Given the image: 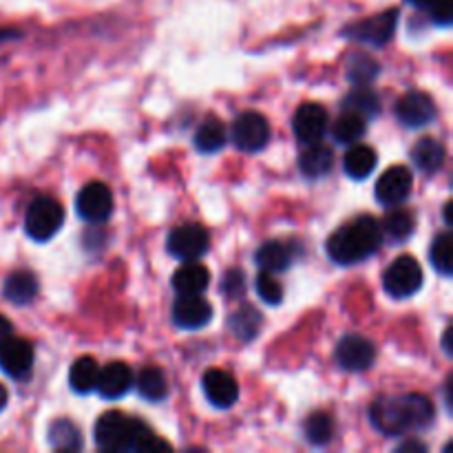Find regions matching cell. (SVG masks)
Listing matches in <instances>:
<instances>
[{
    "mask_svg": "<svg viewBox=\"0 0 453 453\" xmlns=\"http://www.w3.org/2000/svg\"><path fill=\"white\" fill-rule=\"evenodd\" d=\"M343 111H354V113L363 115L365 119L376 118L380 113V100L370 87H357L352 93L345 96V100L341 102Z\"/></svg>",
    "mask_w": 453,
    "mask_h": 453,
    "instance_id": "cell-27",
    "label": "cell"
},
{
    "mask_svg": "<svg viewBox=\"0 0 453 453\" xmlns=\"http://www.w3.org/2000/svg\"><path fill=\"white\" fill-rule=\"evenodd\" d=\"M12 334H13L12 321H9L7 317H3V314H0V345H3L4 341H7Z\"/></svg>",
    "mask_w": 453,
    "mask_h": 453,
    "instance_id": "cell-39",
    "label": "cell"
},
{
    "mask_svg": "<svg viewBox=\"0 0 453 453\" xmlns=\"http://www.w3.org/2000/svg\"><path fill=\"white\" fill-rule=\"evenodd\" d=\"M407 3L414 4V7H418V9H427L434 0H407Z\"/></svg>",
    "mask_w": 453,
    "mask_h": 453,
    "instance_id": "cell-41",
    "label": "cell"
},
{
    "mask_svg": "<svg viewBox=\"0 0 453 453\" xmlns=\"http://www.w3.org/2000/svg\"><path fill=\"white\" fill-rule=\"evenodd\" d=\"M414 188V175L405 166H392L376 181V202L380 206H401Z\"/></svg>",
    "mask_w": 453,
    "mask_h": 453,
    "instance_id": "cell-11",
    "label": "cell"
},
{
    "mask_svg": "<svg viewBox=\"0 0 453 453\" xmlns=\"http://www.w3.org/2000/svg\"><path fill=\"white\" fill-rule=\"evenodd\" d=\"M131 388H133V372L128 370L127 363L113 361L97 372L96 389L102 398H106V401H118V398L127 396V392Z\"/></svg>",
    "mask_w": 453,
    "mask_h": 453,
    "instance_id": "cell-17",
    "label": "cell"
},
{
    "mask_svg": "<svg viewBox=\"0 0 453 453\" xmlns=\"http://www.w3.org/2000/svg\"><path fill=\"white\" fill-rule=\"evenodd\" d=\"M97 372H100V367H97V363L91 357L78 358L69 372L71 389L75 394H91L97 383Z\"/></svg>",
    "mask_w": 453,
    "mask_h": 453,
    "instance_id": "cell-28",
    "label": "cell"
},
{
    "mask_svg": "<svg viewBox=\"0 0 453 453\" xmlns=\"http://www.w3.org/2000/svg\"><path fill=\"white\" fill-rule=\"evenodd\" d=\"M255 288H257V295L261 296V301H264V303L279 305L283 301V286L273 273H265V270H261V274L257 277Z\"/></svg>",
    "mask_w": 453,
    "mask_h": 453,
    "instance_id": "cell-35",
    "label": "cell"
},
{
    "mask_svg": "<svg viewBox=\"0 0 453 453\" xmlns=\"http://www.w3.org/2000/svg\"><path fill=\"white\" fill-rule=\"evenodd\" d=\"M365 128L367 122L363 115L354 113V111H343V115L332 127V133H334V140L339 144H357L365 135Z\"/></svg>",
    "mask_w": 453,
    "mask_h": 453,
    "instance_id": "cell-30",
    "label": "cell"
},
{
    "mask_svg": "<svg viewBox=\"0 0 453 453\" xmlns=\"http://www.w3.org/2000/svg\"><path fill=\"white\" fill-rule=\"evenodd\" d=\"M208 283H211V273L199 261H184V265L173 274V288L180 295H202Z\"/></svg>",
    "mask_w": 453,
    "mask_h": 453,
    "instance_id": "cell-19",
    "label": "cell"
},
{
    "mask_svg": "<svg viewBox=\"0 0 453 453\" xmlns=\"http://www.w3.org/2000/svg\"><path fill=\"white\" fill-rule=\"evenodd\" d=\"M380 230H383L385 237L392 239L394 243H405L416 230L414 215H411L410 211H405V208H396V211L388 212Z\"/></svg>",
    "mask_w": 453,
    "mask_h": 453,
    "instance_id": "cell-26",
    "label": "cell"
},
{
    "mask_svg": "<svg viewBox=\"0 0 453 453\" xmlns=\"http://www.w3.org/2000/svg\"><path fill=\"white\" fill-rule=\"evenodd\" d=\"M221 292H224L228 299H239V296H243V292H246V274L237 268L228 270L224 281H221Z\"/></svg>",
    "mask_w": 453,
    "mask_h": 453,
    "instance_id": "cell-36",
    "label": "cell"
},
{
    "mask_svg": "<svg viewBox=\"0 0 453 453\" xmlns=\"http://www.w3.org/2000/svg\"><path fill=\"white\" fill-rule=\"evenodd\" d=\"M442 212H445V224H447V226H451V224H453V221H451V215H449V212H451V202H447V203H445V211H442Z\"/></svg>",
    "mask_w": 453,
    "mask_h": 453,
    "instance_id": "cell-43",
    "label": "cell"
},
{
    "mask_svg": "<svg viewBox=\"0 0 453 453\" xmlns=\"http://www.w3.org/2000/svg\"><path fill=\"white\" fill-rule=\"evenodd\" d=\"M137 392L142 398H146L149 403H162L168 396V380L159 367L149 365L137 374L135 379Z\"/></svg>",
    "mask_w": 453,
    "mask_h": 453,
    "instance_id": "cell-25",
    "label": "cell"
},
{
    "mask_svg": "<svg viewBox=\"0 0 453 453\" xmlns=\"http://www.w3.org/2000/svg\"><path fill=\"white\" fill-rule=\"evenodd\" d=\"M383 243V230L374 217L365 215L343 226L327 239V255L334 264L352 265L374 255Z\"/></svg>",
    "mask_w": 453,
    "mask_h": 453,
    "instance_id": "cell-3",
    "label": "cell"
},
{
    "mask_svg": "<svg viewBox=\"0 0 453 453\" xmlns=\"http://www.w3.org/2000/svg\"><path fill=\"white\" fill-rule=\"evenodd\" d=\"M261 323H264V319H261V314L257 312L252 305H243V308H239L237 312L228 319L230 330H233V334L242 341L255 339L261 332Z\"/></svg>",
    "mask_w": 453,
    "mask_h": 453,
    "instance_id": "cell-31",
    "label": "cell"
},
{
    "mask_svg": "<svg viewBox=\"0 0 453 453\" xmlns=\"http://www.w3.org/2000/svg\"><path fill=\"white\" fill-rule=\"evenodd\" d=\"M332 166H334V153L330 146H323L321 142L310 144V149L301 153L299 168L310 180H321L332 171Z\"/></svg>",
    "mask_w": 453,
    "mask_h": 453,
    "instance_id": "cell-21",
    "label": "cell"
},
{
    "mask_svg": "<svg viewBox=\"0 0 453 453\" xmlns=\"http://www.w3.org/2000/svg\"><path fill=\"white\" fill-rule=\"evenodd\" d=\"M212 319V305L202 295H180L173 303V323L181 330H199Z\"/></svg>",
    "mask_w": 453,
    "mask_h": 453,
    "instance_id": "cell-14",
    "label": "cell"
},
{
    "mask_svg": "<svg viewBox=\"0 0 453 453\" xmlns=\"http://www.w3.org/2000/svg\"><path fill=\"white\" fill-rule=\"evenodd\" d=\"M296 140L303 144H317L327 131V111L321 104H301L292 118Z\"/></svg>",
    "mask_w": 453,
    "mask_h": 453,
    "instance_id": "cell-15",
    "label": "cell"
},
{
    "mask_svg": "<svg viewBox=\"0 0 453 453\" xmlns=\"http://www.w3.org/2000/svg\"><path fill=\"white\" fill-rule=\"evenodd\" d=\"M208 233L199 224H181L168 234V252L180 261H197L208 252Z\"/></svg>",
    "mask_w": 453,
    "mask_h": 453,
    "instance_id": "cell-8",
    "label": "cell"
},
{
    "mask_svg": "<svg viewBox=\"0 0 453 453\" xmlns=\"http://www.w3.org/2000/svg\"><path fill=\"white\" fill-rule=\"evenodd\" d=\"M3 295L13 305H29L38 295V279L29 270H16L4 281Z\"/></svg>",
    "mask_w": 453,
    "mask_h": 453,
    "instance_id": "cell-20",
    "label": "cell"
},
{
    "mask_svg": "<svg viewBox=\"0 0 453 453\" xmlns=\"http://www.w3.org/2000/svg\"><path fill=\"white\" fill-rule=\"evenodd\" d=\"M203 394L211 401V405L219 407V410H228L237 403L239 398V385L234 376L226 370H208L202 379Z\"/></svg>",
    "mask_w": 453,
    "mask_h": 453,
    "instance_id": "cell-16",
    "label": "cell"
},
{
    "mask_svg": "<svg viewBox=\"0 0 453 453\" xmlns=\"http://www.w3.org/2000/svg\"><path fill=\"white\" fill-rule=\"evenodd\" d=\"M398 25V12L396 9H389V12L379 13V16H372L367 20L357 22V25L348 27L345 35H349L352 40L363 44H372V47H385V44L392 40L394 31Z\"/></svg>",
    "mask_w": 453,
    "mask_h": 453,
    "instance_id": "cell-9",
    "label": "cell"
},
{
    "mask_svg": "<svg viewBox=\"0 0 453 453\" xmlns=\"http://www.w3.org/2000/svg\"><path fill=\"white\" fill-rule=\"evenodd\" d=\"M449 339H451V327H447L445 334H442V348H445L447 354H451V343H449Z\"/></svg>",
    "mask_w": 453,
    "mask_h": 453,
    "instance_id": "cell-40",
    "label": "cell"
},
{
    "mask_svg": "<svg viewBox=\"0 0 453 453\" xmlns=\"http://www.w3.org/2000/svg\"><path fill=\"white\" fill-rule=\"evenodd\" d=\"M376 164H379V157H376L374 149L365 144H354L343 157V168L348 173V177H352V180H365V177H370Z\"/></svg>",
    "mask_w": 453,
    "mask_h": 453,
    "instance_id": "cell-23",
    "label": "cell"
},
{
    "mask_svg": "<svg viewBox=\"0 0 453 453\" xmlns=\"http://www.w3.org/2000/svg\"><path fill=\"white\" fill-rule=\"evenodd\" d=\"M370 423L388 438L427 429L434 423V405L423 394L376 398L370 407Z\"/></svg>",
    "mask_w": 453,
    "mask_h": 453,
    "instance_id": "cell-1",
    "label": "cell"
},
{
    "mask_svg": "<svg viewBox=\"0 0 453 453\" xmlns=\"http://www.w3.org/2000/svg\"><path fill=\"white\" fill-rule=\"evenodd\" d=\"M0 370L13 380H27L34 372V348L29 341L9 336L0 345Z\"/></svg>",
    "mask_w": 453,
    "mask_h": 453,
    "instance_id": "cell-10",
    "label": "cell"
},
{
    "mask_svg": "<svg viewBox=\"0 0 453 453\" xmlns=\"http://www.w3.org/2000/svg\"><path fill=\"white\" fill-rule=\"evenodd\" d=\"M383 288L394 299H410L423 288V268L410 255H403L392 261L383 274Z\"/></svg>",
    "mask_w": 453,
    "mask_h": 453,
    "instance_id": "cell-5",
    "label": "cell"
},
{
    "mask_svg": "<svg viewBox=\"0 0 453 453\" xmlns=\"http://www.w3.org/2000/svg\"><path fill=\"white\" fill-rule=\"evenodd\" d=\"M427 12L438 27H449L453 20V0H434Z\"/></svg>",
    "mask_w": 453,
    "mask_h": 453,
    "instance_id": "cell-37",
    "label": "cell"
},
{
    "mask_svg": "<svg viewBox=\"0 0 453 453\" xmlns=\"http://www.w3.org/2000/svg\"><path fill=\"white\" fill-rule=\"evenodd\" d=\"M411 159H414L416 168L423 173H438L442 168L447 159V150L445 146L441 144L434 137H423L414 144L411 149Z\"/></svg>",
    "mask_w": 453,
    "mask_h": 453,
    "instance_id": "cell-22",
    "label": "cell"
},
{
    "mask_svg": "<svg viewBox=\"0 0 453 453\" xmlns=\"http://www.w3.org/2000/svg\"><path fill=\"white\" fill-rule=\"evenodd\" d=\"M407 451H427V445H423V442L420 441H416V438H410V441H405V442H401V445H398V453H407Z\"/></svg>",
    "mask_w": 453,
    "mask_h": 453,
    "instance_id": "cell-38",
    "label": "cell"
},
{
    "mask_svg": "<svg viewBox=\"0 0 453 453\" xmlns=\"http://www.w3.org/2000/svg\"><path fill=\"white\" fill-rule=\"evenodd\" d=\"M12 35H16V34H12V31H0V40H9Z\"/></svg>",
    "mask_w": 453,
    "mask_h": 453,
    "instance_id": "cell-44",
    "label": "cell"
},
{
    "mask_svg": "<svg viewBox=\"0 0 453 453\" xmlns=\"http://www.w3.org/2000/svg\"><path fill=\"white\" fill-rule=\"evenodd\" d=\"M226 140H228V135H226L224 124H221L219 119H206V122L197 128V133H195V149H197L199 153L211 155L224 149Z\"/></svg>",
    "mask_w": 453,
    "mask_h": 453,
    "instance_id": "cell-29",
    "label": "cell"
},
{
    "mask_svg": "<svg viewBox=\"0 0 453 453\" xmlns=\"http://www.w3.org/2000/svg\"><path fill=\"white\" fill-rule=\"evenodd\" d=\"M336 363L348 372H365L376 358V348L361 334H348L336 345Z\"/></svg>",
    "mask_w": 453,
    "mask_h": 453,
    "instance_id": "cell-13",
    "label": "cell"
},
{
    "mask_svg": "<svg viewBox=\"0 0 453 453\" xmlns=\"http://www.w3.org/2000/svg\"><path fill=\"white\" fill-rule=\"evenodd\" d=\"M255 261L261 270H265V273H283V270L290 268L292 261H295V246H290V243L286 242H277V239L265 242L264 246L255 252Z\"/></svg>",
    "mask_w": 453,
    "mask_h": 453,
    "instance_id": "cell-18",
    "label": "cell"
},
{
    "mask_svg": "<svg viewBox=\"0 0 453 453\" xmlns=\"http://www.w3.org/2000/svg\"><path fill=\"white\" fill-rule=\"evenodd\" d=\"M303 434L308 438V442H312V445H327L334 438V418L330 414H326V411H314L305 420Z\"/></svg>",
    "mask_w": 453,
    "mask_h": 453,
    "instance_id": "cell-32",
    "label": "cell"
},
{
    "mask_svg": "<svg viewBox=\"0 0 453 453\" xmlns=\"http://www.w3.org/2000/svg\"><path fill=\"white\" fill-rule=\"evenodd\" d=\"M438 109L423 91H410L396 102V118L407 128H423L436 119Z\"/></svg>",
    "mask_w": 453,
    "mask_h": 453,
    "instance_id": "cell-12",
    "label": "cell"
},
{
    "mask_svg": "<svg viewBox=\"0 0 453 453\" xmlns=\"http://www.w3.org/2000/svg\"><path fill=\"white\" fill-rule=\"evenodd\" d=\"M233 142L243 153H259L270 142L268 119L255 111H246L233 124Z\"/></svg>",
    "mask_w": 453,
    "mask_h": 453,
    "instance_id": "cell-7",
    "label": "cell"
},
{
    "mask_svg": "<svg viewBox=\"0 0 453 453\" xmlns=\"http://www.w3.org/2000/svg\"><path fill=\"white\" fill-rule=\"evenodd\" d=\"M65 224V208L49 195H40L29 203L25 215V230L34 242H49Z\"/></svg>",
    "mask_w": 453,
    "mask_h": 453,
    "instance_id": "cell-4",
    "label": "cell"
},
{
    "mask_svg": "<svg viewBox=\"0 0 453 453\" xmlns=\"http://www.w3.org/2000/svg\"><path fill=\"white\" fill-rule=\"evenodd\" d=\"M75 211L87 224L102 226L113 215V193L102 181H91L75 197Z\"/></svg>",
    "mask_w": 453,
    "mask_h": 453,
    "instance_id": "cell-6",
    "label": "cell"
},
{
    "mask_svg": "<svg viewBox=\"0 0 453 453\" xmlns=\"http://www.w3.org/2000/svg\"><path fill=\"white\" fill-rule=\"evenodd\" d=\"M49 445L58 451H80L84 447L82 434L75 427V423L66 418H58L49 425Z\"/></svg>",
    "mask_w": 453,
    "mask_h": 453,
    "instance_id": "cell-24",
    "label": "cell"
},
{
    "mask_svg": "<svg viewBox=\"0 0 453 453\" xmlns=\"http://www.w3.org/2000/svg\"><path fill=\"white\" fill-rule=\"evenodd\" d=\"M93 436L100 449L118 453V451H166L171 449L168 442L155 436L149 425L137 418H128L122 411H106L97 418L93 427Z\"/></svg>",
    "mask_w": 453,
    "mask_h": 453,
    "instance_id": "cell-2",
    "label": "cell"
},
{
    "mask_svg": "<svg viewBox=\"0 0 453 453\" xmlns=\"http://www.w3.org/2000/svg\"><path fill=\"white\" fill-rule=\"evenodd\" d=\"M379 73H380L379 62L372 60V58L365 56V53L357 51L348 58V78L349 82H354L357 87H365V84H370Z\"/></svg>",
    "mask_w": 453,
    "mask_h": 453,
    "instance_id": "cell-34",
    "label": "cell"
},
{
    "mask_svg": "<svg viewBox=\"0 0 453 453\" xmlns=\"http://www.w3.org/2000/svg\"><path fill=\"white\" fill-rule=\"evenodd\" d=\"M429 261H432L434 270L442 277H451L453 273V237L451 233L436 234L429 248Z\"/></svg>",
    "mask_w": 453,
    "mask_h": 453,
    "instance_id": "cell-33",
    "label": "cell"
},
{
    "mask_svg": "<svg viewBox=\"0 0 453 453\" xmlns=\"http://www.w3.org/2000/svg\"><path fill=\"white\" fill-rule=\"evenodd\" d=\"M4 407H7V389L0 385V411H3Z\"/></svg>",
    "mask_w": 453,
    "mask_h": 453,
    "instance_id": "cell-42",
    "label": "cell"
}]
</instances>
